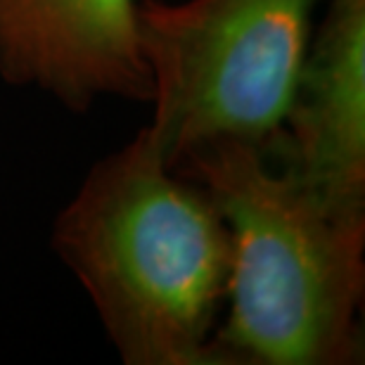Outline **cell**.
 <instances>
[{"mask_svg":"<svg viewBox=\"0 0 365 365\" xmlns=\"http://www.w3.org/2000/svg\"><path fill=\"white\" fill-rule=\"evenodd\" d=\"M128 365H218L230 232L204 187L171 169L148 128L91 169L53 228Z\"/></svg>","mask_w":365,"mask_h":365,"instance_id":"cell-1","label":"cell"},{"mask_svg":"<svg viewBox=\"0 0 365 365\" xmlns=\"http://www.w3.org/2000/svg\"><path fill=\"white\" fill-rule=\"evenodd\" d=\"M176 171L200 182L230 232L228 313L214 334L216 363L354 361L365 209L327 202L257 145H209Z\"/></svg>","mask_w":365,"mask_h":365,"instance_id":"cell-2","label":"cell"},{"mask_svg":"<svg viewBox=\"0 0 365 365\" xmlns=\"http://www.w3.org/2000/svg\"><path fill=\"white\" fill-rule=\"evenodd\" d=\"M323 0H138L155 107L148 133L171 169L218 143L271 150Z\"/></svg>","mask_w":365,"mask_h":365,"instance_id":"cell-3","label":"cell"},{"mask_svg":"<svg viewBox=\"0 0 365 365\" xmlns=\"http://www.w3.org/2000/svg\"><path fill=\"white\" fill-rule=\"evenodd\" d=\"M0 74L76 109L150 100L138 0H0Z\"/></svg>","mask_w":365,"mask_h":365,"instance_id":"cell-4","label":"cell"},{"mask_svg":"<svg viewBox=\"0 0 365 365\" xmlns=\"http://www.w3.org/2000/svg\"><path fill=\"white\" fill-rule=\"evenodd\" d=\"M271 150L327 202L365 209V0H327Z\"/></svg>","mask_w":365,"mask_h":365,"instance_id":"cell-5","label":"cell"}]
</instances>
